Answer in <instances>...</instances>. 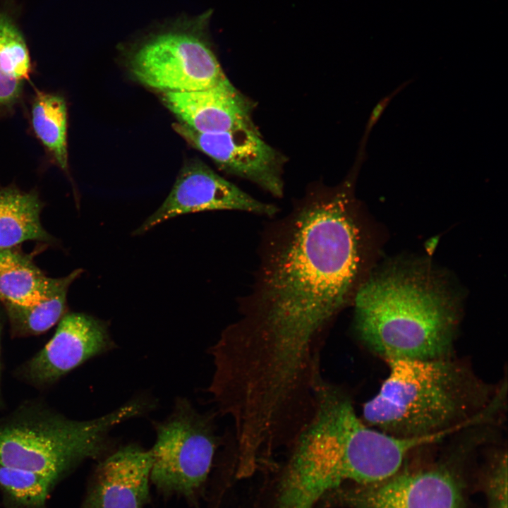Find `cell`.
Segmentation results:
<instances>
[{
  "instance_id": "1",
  "label": "cell",
  "mask_w": 508,
  "mask_h": 508,
  "mask_svg": "<svg viewBox=\"0 0 508 508\" xmlns=\"http://www.w3.org/2000/svg\"><path fill=\"white\" fill-rule=\"evenodd\" d=\"M344 190L302 203L275 236L242 318L221 334L231 359L264 380L308 379L322 339L347 301L360 262L358 229Z\"/></svg>"
},
{
  "instance_id": "2",
  "label": "cell",
  "mask_w": 508,
  "mask_h": 508,
  "mask_svg": "<svg viewBox=\"0 0 508 508\" xmlns=\"http://www.w3.org/2000/svg\"><path fill=\"white\" fill-rule=\"evenodd\" d=\"M313 394L310 417L289 446L266 508H314L344 483L370 485L383 475L384 435L357 415L348 393L320 371Z\"/></svg>"
},
{
  "instance_id": "3",
  "label": "cell",
  "mask_w": 508,
  "mask_h": 508,
  "mask_svg": "<svg viewBox=\"0 0 508 508\" xmlns=\"http://www.w3.org/2000/svg\"><path fill=\"white\" fill-rule=\"evenodd\" d=\"M386 361L387 376L363 404L362 420L389 435L450 434L480 418L500 394L451 356Z\"/></svg>"
},
{
  "instance_id": "4",
  "label": "cell",
  "mask_w": 508,
  "mask_h": 508,
  "mask_svg": "<svg viewBox=\"0 0 508 508\" xmlns=\"http://www.w3.org/2000/svg\"><path fill=\"white\" fill-rule=\"evenodd\" d=\"M354 327L362 344L385 361L451 356L457 325L452 300L419 276L392 274L363 284Z\"/></svg>"
},
{
  "instance_id": "5",
  "label": "cell",
  "mask_w": 508,
  "mask_h": 508,
  "mask_svg": "<svg viewBox=\"0 0 508 508\" xmlns=\"http://www.w3.org/2000/svg\"><path fill=\"white\" fill-rule=\"evenodd\" d=\"M154 407L152 400L140 396L100 417L79 421L40 399L24 401L0 417V464L42 473L58 483L85 461L112 451V429Z\"/></svg>"
},
{
  "instance_id": "6",
  "label": "cell",
  "mask_w": 508,
  "mask_h": 508,
  "mask_svg": "<svg viewBox=\"0 0 508 508\" xmlns=\"http://www.w3.org/2000/svg\"><path fill=\"white\" fill-rule=\"evenodd\" d=\"M210 17L207 12L179 21L143 41L128 59L135 78L161 92L205 90L227 80L205 38Z\"/></svg>"
},
{
  "instance_id": "7",
  "label": "cell",
  "mask_w": 508,
  "mask_h": 508,
  "mask_svg": "<svg viewBox=\"0 0 508 508\" xmlns=\"http://www.w3.org/2000/svg\"><path fill=\"white\" fill-rule=\"evenodd\" d=\"M214 416L198 412L189 400L179 397L169 416L153 423L150 481L165 497L198 500L220 442Z\"/></svg>"
},
{
  "instance_id": "8",
  "label": "cell",
  "mask_w": 508,
  "mask_h": 508,
  "mask_svg": "<svg viewBox=\"0 0 508 508\" xmlns=\"http://www.w3.org/2000/svg\"><path fill=\"white\" fill-rule=\"evenodd\" d=\"M336 501L351 508H464L462 487L448 464L399 471L377 483L341 488Z\"/></svg>"
},
{
  "instance_id": "9",
  "label": "cell",
  "mask_w": 508,
  "mask_h": 508,
  "mask_svg": "<svg viewBox=\"0 0 508 508\" xmlns=\"http://www.w3.org/2000/svg\"><path fill=\"white\" fill-rule=\"evenodd\" d=\"M116 346L107 323L84 313H66L46 345L18 366L14 376L43 390L88 360Z\"/></svg>"
},
{
  "instance_id": "10",
  "label": "cell",
  "mask_w": 508,
  "mask_h": 508,
  "mask_svg": "<svg viewBox=\"0 0 508 508\" xmlns=\"http://www.w3.org/2000/svg\"><path fill=\"white\" fill-rule=\"evenodd\" d=\"M236 210L272 216L275 206L262 202L220 176L200 161L181 169L160 207L133 232L143 235L159 224L179 215L207 210Z\"/></svg>"
},
{
  "instance_id": "11",
  "label": "cell",
  "mask_w": 508,
  "mask_h": 508,
  "mask_svg": "<svg viewBox=\"0 0 508 508\" xmlns=\"http://www.w3.org/2000/svg\"><path fill=\"white\" fill-rule=\"evenodd\" d=\"M174 128L224 171L253 181L274 196L282 195L283 157L262 139L255 128L201 133L178 122Z\"/></svg>"
},
{
  "instance_id": "12",
  "label": "cell",
  "mask_w": 508,
  "mask_h": 508,
  "mask_svg": "<svg viewBox=\"0 0 508 508\" xmlns=\"http://www.w3.org/2000/svg\"><path fill=\"white\" fill-rule=\"evenodd\" d=\"M97 461L82 508H143L150 499L151 449L128 444Z\"/></svg>"
},
{
  "instance_id": "13",
  "label": "cell",
  "mask_w": 508,
  "mask_h": 508,
  "mask_svg": "<svg viewBox=\"0 0 508 508\" xmlns=\"http://www.w3.org/2000/svg\"><path fill=\"white\" fill-rule=\"evenodd\" d=\"M161 96L179 122L195 132L217 133L255 128L250 102L229 80L205 90L165 92Z\"/></svg>"
},
{
  "instance_id": "14",
  "label": "cell",
  "mask_w": 508,
  "mask_h": 508,
  "mask_svg": "<svg viewBox=\"0 0 508 508\" xmlns=\"http://www.w3.org/2000/svg\"><path fill=\"white\" fill-rule=\"evenodd\" d=\"M66 277L50 278L34 262L33 255L16 247L0 249V302L36 303L52 295Z\"/></svg>"
},
{
  "instance_id": "15",
  "label": "cell",
  "mask_w": 508,
  "mask_h": 508,
  "mask_svg": "<svg viewBox=\"0 0 508 508\" xmlns=\"http://www.w3.org/2000/svg\"><path fill=\"white\" fill-rule=\"evenodd\" d=\"M44 206L35 190L24 191L15 186H0V249L27 241L56 243L41 223Z\"/></svg>"
},
{
  "instance_id": "16",
  "label": "cell",
  "mask_w": 508,
  "mask_h": 508,
  "mask_svg": "<svg viewBox=\"0 0 508 508\" xmlns=\"http://www.w3.org/2000/svg\"><path fill=\"white\" fill-rule=\"evenodd\" d=\"M32 71L25 39L12 20L0 12V113L20 101Z\"/></svg>"
},
{
  "instance_id": "17",
  "label": "cell",
  "mask_w": 508,
  "mask_h": 508,
  "mask_svg": "<svg viewBox=\"0 0 508 508\" xmlns=\"http://www.w3.org/2000/svg\"><path fill=\"white\" fill-rule=\"evenodd\" d=\"M30 123L36 138L56 164L68 171V108L58 93L36 90L31 102Z\"/></svg>"
},
{
  "instance_id": "18",
  "label": "cell",
  "mask_w": 508,
  "mask_h": 508,
  "mask_svg": "<svg viewBox=\"0 0 508 508\" xmlns=\"http://www.w3.org/2000/svg\"><path fill=\"white\" fill-rule=\"evenodd\" d=\"M82 272L80 269L73 271L66 276L64 283L52 295L36 303H3L11 337L14 339L39 335L59 323L67 313L68 288Z\"/></svg>"
},
{
  "instance_id": "19",
  "label": "cell",
  "mask_w": 508,
  "mask_h": 508,
  "mask_svg": "<svg viewBox=\"0 0 508 508\" xmlns=\"http://www.w3.org/2000/svg\"><path fill=\"white\" fill-rule=\"evenodd\" d=\"M57 483L37 472L0 464V494L3 508H47Z\"/></svg>"
},
{
  "instance_id": "20",
  "label": "cell",
  "mask_w": 508,
  "mask_h": 508,
  "mask_svg": "<svg viewBox=\"0 0 508 508\" xmlns=\"http://www.w3.org/2000/svg\"><path fill=\"white\" fill-rule=\"evenodd\" d=\"M485 478L488 508H507V452L497 456Z\"/></svg>"
},
{
  "instance_id": "21",
  "label": "cell",
  "mask_w": 508,
  "mask_h": 508,
  "mask_svg": "<svg viewBox=\"0 0 508 508\" xmlns=\"http://www.w3.org/2000/svg\"><path fill=\"white\" fill-rule=\"evenodd\" d=\"M413 80L410 79L409 80H406L399 85L396 89H394L390 94L387 95V96L382 97L377 104L375 106L374 109H373L370 116L369 117V119L366 124V128L363 136V143H366L368 137L369 135V133H370L372 128L373 126L376 124L380 116H382V113L385 110L386 107L388 106L391 100L397 94H399L401 91H402L405 87H406Z\"/></svg>"
},
{
  "instance_id": "22",
  "label": "cell",
  "mask_w": 508,
  "mask_h": 508,
  "mask_svg": "<svg viewBox=\"0 0 508 508\" xmlns=\"http://www.w3.org/2000/svg\"><path fill=\"white\" fill-rule=\"evenodd\" d=\"M4 312L2 311V309L0 308V410L3 409L4 408L5 404L3 399L2 393H1V335H2V331L4 327Z\"/></svg>"
}]
</instances>
